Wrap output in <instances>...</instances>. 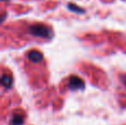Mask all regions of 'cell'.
I'll return each mask as SVG.
<instances>
[{
  "label": "cell",
  "instance_id": "3",
  "mask_svg": "<svg viewBox=\"0 0 126 125\" xmlns=\"http://www.w3.org/2000/svg\"><path fill=\"white\" fill-rule=\"evenodd\" d=\"M11 83V79L9 77H7V75H3V78H2V84L3 85H7L9 86V84Z\"/></svg>",
  "mask_w": 126,
  "mask_h": 125
},
{
  "label": "cell",
  "instance_id": "1",
  "mask_svg": "<svg viewBox=\"0 0 126 125\" xmlns=\"http://www.w3.org/2000/svg\"><path fill=\"white\" fill-rule=\"evenodd\" d=\"M31 32L35 37H42V38H51L52 37V31L50 28L42 24H37V26L31 27Z\"/></svg>",
  "mask_w": 126,
  "mask_h": 125
},
{
  "label": "cell",
  "instance_id": "2",
  "mask_svg": "<svg viewBox=\"0 0 126 125\" xmlns=\"http://www.w3.org/2000/svg\"><path fill=\"white\" fill-rule=\"evenodd\" d=\"M29 58H30L32 61H35V62H39V61H41V60L43 59V57H42L41 53L35 52V51H31V52L29 53Z\"/></svg>",
  "mask_w": 126,
  "mask_h": 125
},
{
  "label": "cell",
  "instance_id": "4",
  "mask_svg": "<svg viewBox=\"0 0 126 125\" xmlns=\"http://www.w3.org/2000/svg\"><path fill=\"white\" fill-rule=\"evenodd\" d=\"M124 82H125V84H126V77H125V80H124Z\"/></svg>",
  "mask_w": 126,
  "mask_h": 125
}]
</instances>
